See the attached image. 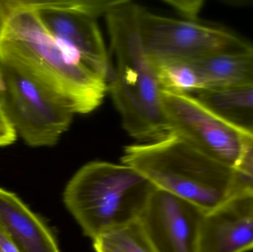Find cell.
<instances>
[{
  "label": "cell",
  "mask_w": 253,
  "mask_h": 252,
  "mask_svg": "<svg viewBox=\"0 0 253 252\" xmlns=\"http://www.w3.org/2000/svg\"><path fill=\"white\" fill-rule=\"evenodd\" d=\"M141 6L120 0L106 15L111 54L107 88L121 115L123 128L141 144L172 135L162 103L154 62L146 50L139 28Z\"/></svg>",
  "instance_id": "obj_1"
},
{
  "label": "cell",
  "mask_w": 253,
  "mask_h": 252,
  "mask_svg": "<svg viewBox=\"0 0 253 252\" xmlns=\"http://www.w3.org/2000/svg\"><path fill=\"white\" fill-rule=\"evenodd\" d=\"M0 50L35 65L75 114L90 113L102 105L106 79L47 31L31 0L0 1Z\"/></svg>",
  "instance_id": "obj_2"
},
{
  "label": "cell",
  "mask_w": 253,
  "mask_h": 252,
  "mask_svg": "<svg viewBox=\"0 0 253 252\" xmlns=\"http://www.w3.org/2000/svg\"><path fill=\"white\" fill-rule=\"evenodd\" d=\"M122 162L139 172L157 189L190 203L203 215L238 197L234 170L178 135L126 146Z\"/></svg>",
  "instance_id": "obj_3"
},
{
  "label": "cell",
  "mask_w": 253,
  "mask_h": 252,
  "mask_svg": "<svg viewBox=\"0 0 253 252\" xmlns=\"http://www.w3.org/2000/svg\"><path fill=\"white\" fill-rule=\"evenodd\" d=\"M156 189L132 167L93 161L74 175L63 198L84 235L94 241L138 221Z\"/></svg>",
  "instance_id": "obj_4"
},
{
  "label": "cell",
  "mask_w": 253,
  "mask_h": 252,
  "mask_svg": "<svg viewBox=\"0 0 253 252\" xmlns=\"http://www.w3.org/2000/svg\"><path fill=\"white\" fill-rule=\"evenodd\" d=\"M0 104L16 134L28 146L56 145L75 112L28 59L0 50Z\"/></svg>",
  "instance_id": "obj_5"
},
{
  "label": "cell",
  "mask_w": 253,
  "mask_h": 252,
  "mask_svg": "<svg viewBox=\"0 0 253 252\" xmlns=\"http://www.w3.org/2000/svg\"><path fill=\"white\" fill-rule=\"evenodd\" d=\"M139 28L146 50L156 63L253 52L252 44L230 31L155 14L142 7Z\"/></svg>",
  "instance_id": "obj_6"
},
{
  "label": "cell",
  "mask_w": 253,
  "mask_h": 252,
  "mask_svg": "<svg viewBox=\"0 0 253 252\" xmlns=\"http://www.w3.org/2000/svg\"><path fill=\"white\" fill-rule=\"evenodd\" d=\"M120 0H31L49 33L81 62L106 79L109 54L97 19Z\"/></svg>",
  "instance_id": "obj_7"
},
{
  "label": "cell",
  "mask_w": 253,
  "mask_h": 252,
  "mask_svg": "<svg viewBox=\"0 0 253 252\" xmlns=\"http://www.w3.org/2000/svg\"><path fill=\"white\" fill-rule=\"evenodd\" d=\"M162 103L172 134L215 161L237 168L245 141L253 132L224 119L193 95L162 91Z\"/></svg>",
  "instance_id": "obj_8"
},
{
  "label": "cell",
  "mask_w": 253,
  "mask_h": 252,
  "mask_svg": "<svg viewBox=\"0 0 253 252\" xmlns=\"http://www.w3.org/2000/svg\"><path fill=\"white\" fill-rule=\"evenodd\" d=\"M202 216L190 203L156 189L138 220L157 252H197Z\"/></svg>",
  "instance_id": "obj_9"
},
{
  "label": "cell",
  "mask_w": 253,
  "mask_h": 252,
  "mask_svg": "<svg viewBox=\"0 0 253 252\" xmlns=\"http://www.w3.org/2000/svg\"><path fill=\"white\" fill-rule=\"evenodd\" d=\"M253 250V195L229 201L199 220L197 252Z\"/></svg>",
  "instance_id": "obj_10"
},
{
  "label": "cell",
  "mask_w": 253,
  "mask_h": 252,
  "mask_svg": "<svg viewBox=\"0 0 253 252\" xmlns=\"http://www.w3.org/2000/svg\"><path fill=\"white\" fill-rule=\"evenodd\" d=\"M0 223L19 252H60L44 222L14 193L1 188Z\"/></svg>",
  "instance_id": "obj_11"
},
{
  "label": "cell",
  "mask_w": 253,
  "mask_h": 252,
  "mask_svg": "<svg viewBox=\"0 0 253 252\" xmlns=\"http://www.w3.org/2000/svg\"><path fill=\"white\" fill-rule=\"evenodd\" d=\"M189 62L203 80L205 90L253 86V52L212 56Z\"/></svg>",
  "instance_id": "obj_12"
},
{
  "label": "cell",
  "mask_w": 253,
  "mask_h": 252,
  "mask_svg": "<svg viewBox=\"0 0 253 252\" xmlns=\"http://www.w3.org/2000/svg\"><path fill=\"white\" fill-rule=\"evenodd\" d=\"M198 100L235 125L253 132V86L193 93Z\"/></svg>",
  "instance_id": "obj_13"
},
{
  "label": "cell",
  "mask_w": 253,
  "mask_h": 252,
  "mask_svg": "<svg viewBox=\"0 0 253 252\" xmlns=\"http://www.w3.org/2000/svg\"><path fill=\"white\" fill-rule=\"evenodd\" d=\"M162 91L193 94L205 84L189 62H154Z\"/></svg>",
  "instance_id": "obj_14"
},
{
  "label": "cell",
  "mask_w": 253,
  "mask_h": 252,
  "mask_svg": "<svg viewBox=\"0 0 253 252\" xmlns=\"http://www.w3.org/2000/svg\"><path fill=\"white\" fill-rule=\"evenodd\" d=\"M96 252H157L139 220L101 235L93 241Z\"/></svg>",
  "instance_id": "obj_15"
},
{
  "label": "cell",
  "mask_w": 253,
  "mask_h": 252,
  "mask_svg": "<svg viewBox=\"0 0 253 252\" xmlns=\"http://www.w3.org/2000/svg\"><path fill=\"white\" fill-rule=\"evenodd\" d=\"M234 171L239 192L244 195H253V133L245 141L240 162Z\"/></svg>",
  "instance_id": "obj_16"
},
{
  "label": "cell",
  "mask_w": 253,
  "mask_h": 252,
  "mask_svg": "<svg viewBox=\"0 0 253 252\" xmlns=\"http://www.w3.org/2000/svg\"><path fill=\"white\" fill-rule=\"evenodd\" d=\"M16 131L4 114L0 104V146H8L16 140Z\"/></svg>",
  "instance_id": "obj_17"
},
{
  "label": "cell",
  "mask_w": 253,
  "mask_h": 252,
  "mask_svg": "<svg viewBox=\"0 0 253 252\" xmlns=\"http://www.w3.org/2000/svg\"><path fill=\"white\" fill-rule=\"evenodd\" d=\"M165 2L170 4L180 13L189 17L190 21H195L198 13L202 7V1H166Z\"/></svg>",
  "instance_id": "obj_18"
},
{
  "label": "cell",
  "mask_w": 253,
  "mask_h": 252,
  "mask_svg": "<svg viewBox=\"0 0 253 252\" xmlns=\"http://www.w3.org/2000/svg\"><path fill=\"white\" fill-rule=\"evenodd\" d=\"M0 252H19L0 223Z\"/></svg>",
  "instance_id": "obj_19"
},
{
  "label": "cell",
  "mask_w": 253,
  "mask_h": 252,
  "mask_svg": "<svg viewBox=\"0 0 253 252\" xmlns=\"http://www.w3.org/2000/svg\"><path fill=\"white\" fill-rule=\"evenodd\" d=\"M1 71H0V88H1Z\"/></svg>",
  "instance_id": "obj_20"
}]
</instances>
